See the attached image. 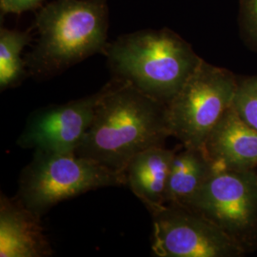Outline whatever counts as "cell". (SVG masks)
I'll list each match as a JSON object with an SVG mask.
<instances>
[{
    "mask_svg": "<svg viewBox=\"0 0 257 257\" xmlns=\"http://www.w3.org/2000/svg\"><path fill=\"white\" fill-rule=\"evenodd\" d=\"M172 137L167 105L112 77L99 91L92 123L75 154L125 174L138 153Z\"/></svg>",
    "mask_w": 257,
    "mask_h": 257,
    "instance_id": "6da1fadb",
    "label": "cell"
},
{
    "mask_svg": "<svg viewBox=\"0 0 257 257\" xmlns=\"http://www.w3.org/2000/svg\"><path fill=\"white\" fill-rule=\"evenodd\" d=\"M36 43L25 56L29 76L48 79L97 54L108 45L107 0H54L34 21Z\"/></svg>",
    "mask_w": 257,
    "mask_h": 257,
    "instance_id": "7a4b0ae2",
    "label": "cell"
},
{
    "mask_svg": "<svg viewBox=\"0 0 257 257\" xmlns=\"http://www.w3.org/2000/svg\"><path fill=\"white\" fill-rule=\"evenodd\" d=\"M103 55L112 77L166 105L203 59L188 41L168 28L122 35L108 43Z\"/></svg>",
    "mask_w": 257,
    "mask_h": 257,
    "instance_id": "3957f363",
    "label": "cell"
},
{
    "mask_svg": "<svg viewBox=\"0 0 257 257\" xmlns=\"http://www.w3.org/2000/svg\"><path fill=\"white\" fill-rule=\"evenodd\" d=\"M126 184L125 174L75 153L36 151L33 160L20 175L17 196L29 210L42 216L56 204L76 195Z\"/></svg>",
    "mask_w": 257,
    "mask_h": 257,
    "instance_id": "277c9868",
    "label": "cell"
},
{
    "mask_svg": "<svg viewBox=\"0 0 257 257\" xmlns=\"http://www.w3.org/2000/svg\"><path fill=\"white\" fill-rule=\"evenodd\" d=\"M237 82L238 76L230 70L202 59L167 104L172 137L184 147L204 148L213 128L232 107Z\"/></svg>",
    "mask_w": 257,
    "mask_h": 257,
    "instance_id": "5b68a950",
    "label": "cell"
},
{
    "mask_svg": "<svg viewBox=\"0 0 257 257\" xmlns=\"http://www.w3.org/2000/svg\"><path fill=\"white\" fill-rule=\"evenodd\" d=\"M212 221L248 252L257 245V173L213 167L189 207Z\"/></svg>",
    "mask_w": 257,
    "mask_h": 257,
    "instance_id": "8992f818",
    "label": "cell"
},
{
    "mask_svg": "<svg viewBox=\"0 0 257 257\" xmlns=\"http://www.w3.org/2000/svg\"><path fill=\"white\" fill-rule=\"evenodd\" d=\"M152 249L159 257H240L247 250L227 232L191 208L164 205L151 212Z\"/></svg>",
    "mask_w": 257,
    "mask_h": 257,
    "instance_id": "52a82bcc",
    "label": "cell"
},
{
    "mask_svg": "<svg viewBox=\"0 0 257 257\" xmlns=\"http://www.w3.org/2000/svg\"><path fill=\"white\" fill-rule=\"evenodd\" d=\"M99 91L72 101L34 111L18 140L24 149L72 154L82 142L92 123Z\"/></svg>",
    "mask_w": 257,
    "mask_h": 257,
    "instance_id": "ba28073f",
    "label": "cell"
},
{
    "mask_svg": "<svg viewBox=\"0 0 257 257\" xmlns=\"http://www.w3.org/2000/svg\"><path fill=\"white\" fill-rule=\"evenodd\" d=\"M41 216L29 210L19 197L0 199V256L45 257L53 253Z\"/></svg>",
    "mask_w": 257,
    "mask_h": 257,
    "instance_id": "9c48e42d",
    "label": "cell"
},
{
    "mask_svg": "<svg viewBox=\"0 0 257 257\" xmlns=\"http://www.w3.org/2000/svg\"><path fill=\"white\" fill-rule=\"evenodd\" d=\"M204 150L214 168L255 170L257 131L241 119L231 107L211 132Z\"/></svg>",
    "mask_w": 257,
    "mask_h": 257,
    "instance_id": "30bf717a",
    "label": "cell"
},
{
    "mask_svg": "<svg viewBox=\"0 0 257 257\" xmlns=\"http://www.w3.org/2000/svg\"><path fill=\"white\" fill-rule=\"evenodd\" d=\"M175 150L149 148L134 156L125 170L130 189L151 212L166 205V192Z\"/></svg>",
    "mask_w": 257,
    "mask_h": 257,
    "instance_id": "8fae6325",
    "label": "cell"
},
{
    "mask_svg": "<svg viewBox=\"0 0 257 257\" xmlns=\"http://www.w3.org/2000/svg\"><path fill=\"white\" fill-rule=\"evenodd\" d=\"M213 171L204 148L184 147L176 151L169 175L166 205L189 207Z\"/></svg>",
    "mask_w": 257,
    "mask_h": 257,
    "instance_id": "7c38bea8",
    "label": "cell"
},
{
    "mask_svg": "<svg viewBox=\"0 0 257 257\" xmlns=\"http://www.w3.org/2000/svg\"><path fill=\"white\" fill-rule=\"evenodd\" d=\"M33 40L32 32L0 29V90L19 86L29 76L23 51Z\"/></svg>",
    "mask_w": 257,
    "mask_h": 257,
    "instance_id": "4fadbf2b",
    "label": "cell"
},
{
    "mask_svg": "<svg viewBox=\"0 0 257 257\" xmlns=\"http://www.w3.org/2000/svg\"><path fill=\"white\" fill-rule=\"evenodd\" d=\"M232 109L241 119L257 131V74L238 76Z\"/></svg>",
    "mask_w": 257,
    "mask_h": 257,
    "instance_id": "5bb4252c",
    "label": "cell"
},
{
    "mask_svg": "<svg viewBox=\"0 0 257 257\" xmlns=\"http://www.w3.org/2000/svg\"><path fill=\"white\" fill-rule=\"evenodd\" d=\"M238 26L241 39L257 53V0H238Z\"/></svg>",
    "mask_w": 257,
    "mask_h": 257,
    "instance_id": "9a60e30c",
    "label": "cell"
},
{
    "mask_svg": "<svg viewBox=\"0 0 257 257\" xmlns=\"http://www.w3.org/2000/svg\"><path fill=\"white\" fill-rule=\"evenodd\" d=\"M44 0H0V11L4 15H21L38 7Z\"/></svg>",
    "mask_w": 257,
    "mask_h": 257,
    "instance_id": "2e32d148",
    "label": "cell"
}]
</instances>
